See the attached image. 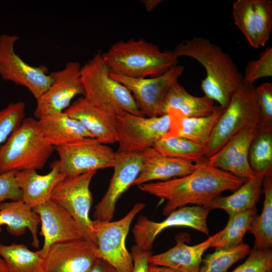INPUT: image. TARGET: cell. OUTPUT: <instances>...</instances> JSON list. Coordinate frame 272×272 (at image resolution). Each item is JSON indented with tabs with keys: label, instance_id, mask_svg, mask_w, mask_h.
<instances>
[{
	"label": "cell",
	"instance_id": "cell-1",
	"mask_svg": "<svg viewBox=\"0 0 272 272\" xmlns=\"http://www.w3.org/2000/svg\"><path fill=\"white\" fill-rule=\"evenodd\" d=\"M246 180L215 168L203 160L189 174L138 186L142 191L166 200L163 214L188 205L204 207L223 191H235Z\"/></svg>",
	"mask_w": 272,
	"mask_h": 272
},
{
	"label": "cell",
	"instance_id": "cell-2",
	"mask_svg": "<svg viewBox=\"0 0 272 272\" xmlns=\"http://www.w3.org/2000/svg\"><path fill=\"white\" fill-rule=\"evenodd\" d=\"M177 58H192L204 67L206 77L200 87L205 95L226 108L236 90L243 84V75L229 54L209 39L194 37L177 45Z\"/></svg>",
	"mask_w": 272,
	"mask_h": 272
},
{
	"label": "cell",
	"instance_id": "cell-3",
	"mask_svg": "<svg viewBox=\"0 0 272 272\" xmlns=\"http://www.w3.org/2000/svg\"><path fill=\"white\" fill-rule=\"evenodd\" d=\"M102 56L111 73L133 79L161 76L177 65L178 58L172 50L132 38L115 42Z\"/></svg>",
	"mask_w": 272,
	"mask_h": 272
},
{
	"label": "cell",
	"instance_id": "cell-4",
	"mask_svg": "<svg viewBox=\"0 0 272 272\" xmlns=\"http://www.w3.org/2000/svg\"><path fill=\"white\" fill-rule=\"evenodd\" d=\"M110 70L98 50L81 66L84 97L110 115L116 117L123 112L143 116L130 92L112 78Z\"/></svg>",
	"mask_w": 272,
	"mask_h": 272
},
{
	"label": "cell",
	"instance_id": "cell-5",
	"mask_svg": "<svg viewBox=\"0 0 272 272\" xmlns=\"http://www.w3.org/2000/svg\"><path fill=\"white\" fill-rule=\"evenodd\" d=\"M54 150L40 133L37 119L25 118L20 126L0 146V174L41 169Z\"/></svg>",
	"mask_w": 272,
	"mask_h": 272
},
{
	"label": "cell",
	"instance_id": "cell-6",
	"mask_svg": "<svg viewBox=\"0 0 272 272\" xmlns=\"http://www.w3.org/2000/svg\"><path fill=\"white\" fill-rule=\"evenodd\" d=\"M254 85L242 84L234 93L216 122L205 148L207 159L217 153L243 128H258L263 124Z\"/></svg>",
	"mask_w": 272,
	"mask_h": 272
},
{
	"label": "cell",
	"instance_id": "cell-7",
	"mask_svg": "<svg viewBox=\"0 0 272 272\" xmlns=\"http://www.w3.org/2000/svg\"><path fill=\"white\" fill-rule=\"evenodd\" d=\"M145 207L144 203H135L124 217L116 221H92L97 257L107 261L118 272H132L133 259L126 248L125 240L132 220Z\"/></svg>",
	"mask_w": 272,
	"mask_h": 272
},
{
	"label": "cell",
	"instance_id": "cell-8",
	"mask_svg": "<svg viewBox=\"0 0 272 272\" xmlns=\"http://www.w3.org/2000/svg\"><path fill=\"white\" fill-rule=\"evenodd\" d=\"M19 39L15 34L0 35V77L25 87L37 100L49 87L52 79L47 66L31 65L16 52L15 46Z\"/></svg>",
	"mask_w": 272,
	"mask_h": 272
},
{
	"label": "cell",
	"instance_id": "cell-9",
	"mask_svg": "<svg viewBox=\"0 0 272 272\" xmlns=\"http://www.w3.org/2000/svg\"><path fill=\"white\" fill-rule=\"evenodd\" d=\"M168 114L145 117L123 112L115 117L116 153L142 152L152 147L170 128Z\"/></svg>",
	"mask_w": 272,
	"mask_h": 272
},
{
	"label": "cell",
	"instance_id": "cell-10",
	"mask_svg": "<svg viewBox=\"0 0 272 272\" xmlns=\"http://www.w3.org/2000/svg\"><path fill=\"white\" fill-rule=\"evenodd\" d=\"M59 159L60 171L65 177L113 167L116 152L95 138H84L54 148Z\"/></svg>",
	"mask_w": 272,
	"mask_h": 272
},
{
	"label": "cell",
	"instance_id": "cell-11",
	"mask_svg": "<svg viewBox=\"0 0 272 272\" xmlns=\"http://www.w3.org/2000/svg\"><path fill=\"white\" fill-rule=\"evenodd\" d=\"M97 171L66 177L54 188L50 199L64 208L76 221L85 236L97 244L89 212L93 202L90 190Z\"/></svg>",
	"mask_w": 272,
	"mask_h": 272
},
{
	"label": "cell",
	"instance_id": "cell-12",
	"mask_svg": "<svg viewBox=\"0 0 272 272\" xmlns=\"http://www.w3.org/2000/svg\"><path fill=\"white\" fill-rule=\"evenodd\" d=\"M81 65L77 61L67 62L61 70L50 74L52 83L36 100L34 116L36 119L64 112L77 95L85 94L81 80Z\"/></svg>",
	"mask_w": 272,
	"mask_h": 272
},
{
	"label": "cell",
	"instance_id": "cell-13",
	"mask_svg": "<svg viewBox=\"0 0 272 272\" xmlns=\"http://www.w3.org/2000/svg\"><path fill=\"white\" fill-rule=\"evenodd\" d=\"M210 210L201 206H186L170 213L160 222L140 216L132 228L135 245L142 249L151 250L156 237L164 229L174 226L191 228L207 235V218Z\"/></svg>",
	"mask_w": 272,
	"mask_h": 272
},
{
	"label": "cell",
	"instance_id": "cell-14",
	"mask_svg": "<svg viewBox=\"0 0 272 272\" xmlns=\"http://www.w3.org/2000/svg\"><path fill=\"white\" fill-rule=\"evenodd\" d=\"M182 65H176L163 75L144 79H133L110 73V77L124 86L131 93L137 106L146 117L159 116L163 99L169 88L181 76Z\"/></svg>",
	"mask_w": 272,
	"mask_h": 272
},
{
	"label": "cell",
	"instance_id": "cell-15",
	"mask_svg": "<svg viewBox=\"0 0 272 272\" xmlns=\"http://www.w3.org/2000/svg\"><path fill=\"white\" fill-rule=\"evenodd\" d=\"M114 172L107 190L95 207V220H112L116 203L138 177L142 168L141 152L116 153Z\"/></svg>",
	"mask_w": 272,
	"mask_h": 272
},
{
	"label": "cell",
	"instance_id": "cell-16",
	"mask_svg": "<svg viewBox=\"0 0 272 272\" xmlns=\"http://www.w3.org/2000/svg\"><path fill=\"white\" fill-rule=\"evenodd\" d=\"M97 249L86 236L54 244L43 257L45 272H89L98 258Z\"/></svg>",
	"mask_w": 272,
	"mask_h": 272
},
{
	"label": "cell",
	"instance_id": "cell-17",
	"mask_svg": "<svg viewBox=\"0 0 272 272\" xmlns=\"http://www.w3.org/2000/svg\"><path fill=\"white\" fill-rule=\"evenodd\" d=\"M33 210L40 219V234L44 237V243L37 252L42 258L52 245L85 236L72 216L51 199Z\"/></svg>",
	"mask_w": 272,
	"mask_h": 272
},
{
	"label": "cell",
	"instance_id": "cell-18",
	"mask_svg": "<svg viewBox=\"0 0 272 272\" xmlns=\"http://www.w3.org/2000/svg\"><path fill=\"white\" fill-rule=\"evenodd\" d=\"M257 129L247 127L240 130L208 159L209 164L246 180L253 178L255 174L249 165L248 156Z\"/></svg>",
	"mask_w": 272,
	"mask_h": 272
},
{
	"label": "cell",
	"instance_id": "cell-19",
	"mask_svg": "<svg viewBox=\"0 0 272 272\" xmlns=\"http://www.w3.org/2000/svg\"><path fill=\"white\" fill-rule=\"evenodd\" d=\"M142 168L133 185L138 186L151 181H166L191 173L196 164L163 155L153 147L141 152Z\"/></svg>",
	"mask_w": 272,
	"mask_h": 272
},
{
	"label": "cell",
	"instance_id": "cell-20",
	"mask_svg": "<svg viewBox=\"0 0 272 272\" xmlns=\"http://www.w3.org/2000/svg\"><path fill=\"white\" fill-rule=\"evenodd\" d=\"M50 168L45 175L38 174L34 169L16 174L17 185L22 192V200L32 209L50 199L55 187L66 177L60 171L58 160L53 161Z\"/></svg>",
	"mask_w": 272,
	"mask_h": 272
},
{
	"label": "cell",
	"instance_id": "cell-21",
	"mask_svg": "<svg viewBox=\"0 0 272 272\" xmlns=\"http://www.w3.org/2000/svg\"><path fill=\"white\" fill-rule=\"evenodd\" d=\"M64 112L80 121L101 143L117 142L115 117L92 104L83 96L76 100Z\"/></svg>",
	"mask_w": 272,
	"mask_h": 272
},
{
	"label": "cell",
	"instance_id": "cell-22",
	"mask_svg": "<svg viewBox=\"0 0 272 272\" xmlns=\"http://www.w3.org/2000/svg\"><path fill=\"white\" fill-rule=\"evenodd\" d=\"M224 109L216 105L211 115L202 117H187L177 111L171 110L167 113L170 118V128L163 138L181 137L206 148Z\"/></svg>",
	"mask_w": 272,
	"mask_h": 272
},
{
	"label": "cell",
	"instance_id": "cell-23",
	"mask_svg": "<svg viewBox=\"0 0 272 272\" xmlns=\"http://www.w3.org/2000/svg\"><path fill=\"white\" fill-rule=\"evenodd\" d=\"M217 233L206 240L194 245H188L177 238L175 245L167 251L149 257V263L166 266L180 272H198L203 253L210 247Z\"/></svg>",
	"mask_w": 272,
	"mask_h": 272
},
{
	"label": "cell",
	"instance_id": "cell-24",
	"mask_svg": "<svg viewBox=\"0 0 272 272\" xmlns=\"http://www.w3.org/2000/svg\"><path fill=\"white\" fill-rule=\"evenodd\" d=\"M37 127L44 140L54 148L84 138H94L80 121L64 111L38 119Z\"/></svg>",
	"mask_w": 272,
	"mask_h": 272
},
{
	"label": "cell",
	"instance_id": "cell-25",
	"mask_svg": "<svg viewBox=\"0 0 272 272\" xmlns=\"http://www.w3.org/2000/svg\"><path fill=\"white\" fill-rule=\"evenodd\" d=\"M40 223L39 216L22 200L0 204V232L1 227L6 225L10 234L19 237L28 229L32 236V245L37 248L39 247L37 233Z\"/></svg>",
	"mask_w": 272,
	"mask_h": 272
},
{
	"label": "cell",
	"instance_id": "cell-26",
	"mask_svg": "<svg viewBox=\"0 0 272 272\" xmlns=\"http://www.w3.org/2000/svg\"><path fill=\"white\" fill-rule=\"evenodd\" d=\"M264 175L255 174L253 178L247 180L228 196H218L204 207L209 210L222 209L229 217L256 207L262 192Z\"/></svg>",
	"mask_w": 272,
	"mask_h": 272
},
{
	"label": "cell",
	"instance_id": "cell-27",
	"mask_svg": "<svg viewBox=\"0 0 272 272\" xmlns=\"http://www.w3.org/2000/svg\"><path fill=\"white\" fill-rule=\"evenodd\" d=\"M214 102L205 95L197 97L190 94L177 82L167 91L159 115L167 114L169 111L174 110L187 117L208 116L216 108Z\"/></svg>",
	"mask_w": 272,
	"mask_h": 272
},
{
	"label": "cell",
	"instance_id": "cell-28",
	"mask_svg": "<svg viewBox=\"0 0 272 272\" xmlns=\"http://www.w3.org/2000/svg\"><path fill=\"white\" fill-rule=\"evenodd\" d=\"M262 192L264 200L262 211L253 218L249 231L255 238L254 249L272 246V172L264 176Z\"/></svg>",
	"mask_w": 272,
	"mask_h": 272
},
{
	"label": "cell",
	"instance_id": "cell-29",
	"mask_svg": "<svg viewBox=\"0 0 272 272\" xmlns=\"http://www.w3.org/2000/svg\"><path fill=\"white\" fill-rule=\"evenodd\" d=\"M0 256L8 272H45L44 259L22 244H0Z\"/></svg>",
	"mask_w": 272,
	"mask_h": 272
},
{
	"label": "cell",
	"instance_id": "cell-30",
	"mask_svg": "<svg viewBox=\"0 0 272 272\" xmlns=\"http://www.w3.org/2000/svg\"><path fill=\"white\" fill-rule=\"evenodd\" d=\"M257 215L256 208L229 217L225 227L217 233L210 247L216 250L235 247L242 243L246 232L249 230L253 218Z\"/></svg>",
	"mask_w": 272,
	"mask_h": 272
},
{
	"label": "cell",
	"instance_id": "cell-31",
	"mask_svg": "<svg viewBox=\"0 0 272 272\" xmlns=\"http://www.w3.org/2000/svg\"><path fill=\"white\" fill-rule=\"evenodd\" d=\"M248 160L254 174L265 176L272 172V126L263 124L257 129L249 149Z\"/></svg>",
	"mask_w": 272,
	"mask_h": 272
},
{
	"label": "cell",
	"instance_id": "cell-32",
	"mask_svg": "<svg viewBox=\"0 0 272 272\" xmlns=\"http://www.w3.org/2000/svg\"><path fill=\"white\" fill-rule=\"evenodd\" d=\"M152 147L164 156L195 164L203 161L205 157V147L181 137L162 138Z\"/></svg>",
	"mask_w": 272,
	"mask_h": 272
},
{
	"label": "cell",
	"instance_id": "cell-33",
	"mask_svg": "<svg viewBox=\"0 0 272 272\" xmlns=\"http://www.w3.org/2000/svg\"><path fill=\"white\" fill-rule=\"evenodd\" d=\"M250 251L249 246L243 243L231 248L216 250L202 260L198 272H227L230 267Z\"/></svg>",
	"mask_w": 272,
	"mask_h": 272
},
{
	"label": "cell",
	"instance_id": "cell-34",
	"mask_svg": "<svg viewBox=\"0 0 272 272\" xmlns=\"http://www.w3.org/2000/svg\"><path fill=\"white\" fill-rule=\"evenodd\" d=\"M234 24L243 34L247 43L254 49L259 47L254 24L252 0H237L233 4Z\"/></svg>",
	"mask_w": 272,
	"mask_h": 272
},
{
	"label": "cell",
	"instance_id": "cell-35",
	"mask_svg": "<svg viewBox=\"0 0 272 272\" xmlns=\"http://www.w3.org/2000/svg\"><path fill=\"white\" fill-rule=\"evenodd\" d=\"M254 24L259 46H265L272 29V2L252 0Z\"/></svg>",
	"mask_w": 272,
	"mask_h": 272
},
{
	"label": "cell",
	"instance_id": "cell-36",
	"mask_svg": "<svg viewBox=\"0 0 272 272\" xmlns=\"http://www.w3.org/2000/svg\"><path fill=\"white\" fill-rule=\"evenodd\" d=\"M25 115V103L22 101L10 103L0 110V146L20 126Z\"/></svg>",
	"mask_w": 272,
	"mask_h": 272
},
{
	"label": "cell",
	"instance_id": "cell-37",
	"mask_svg": "<svg viewBox=\"0 0 272 272\" xmlns=\"http://www.w3.org/2000/svg\"><path fill=\"white\" fill-rule=\"evenodd\" d=\"M272 76V47L262 51L258 59L249 61L245 66L243 84L254 85L259 79Z\"/></svg>",
	"mask_w": 272,
	"mask_h": 272
},
{
	"label": "cell",
	"instance_id": "cell-38",
	"mask_svg": "<svg viewBox=\"0 0 272 272\" xmlns=\"http://www.w3.org/2000/svg\"><path fill=\"white\" fill-rule=\"evenodd\" d=\"M232 272H272L271 248L250 250L247 259Z\"/></svg>",
	"mask_w": 272,
	"mask_h": 272
},
{
	"label": "cell",
	"instance_id": "cell-39",
	"mask_svg": "<svg viewBox=\"0 0 272 272\" xmlns=\"http://www.w3.org/2000/svg\"><path fill=\"white\" fill-rule=\"evenodd\" d=\"M255 92L263 123L272 126V83L260 85L255 88Z\"/></svg>",
	"mask_w": 272,
	"mask_h": 272
},
{
	"label": "cell",
	"instance_id": "cell-40",
	"mask_svg": "<svg viewBox=\"0 0 272 272\" xmlns=\"http://www.w3.org/2000/svg\"><path fill=\"white\" fill-rule=\"evenodd\" d=\"M17 172L11 171L0 174V204L6 200H22V192L16 180Z\"/></svg>",
	"mask_w": 272,
	"mask_h": 272
},
{
	"label": "cell",
	"instance_id": "cell-41",
	"mask_svg": "<svg viewBox=\"0 0 272 272\" xmlns=\"http://www.w3.org/2000/svg\"><path fill=\"white\" fill-rule=\"evenodd\" d=\"M152 254L151 250H143L136 245H133L131 249L133 264L132 272H147L149 257Z\"/></svg>",
	"mask_w": 272,
	"mask_h": 272
},
{
	"label": "cell",
	"instance_id": "cell-42",
	"mask_svg": "<svg viewBox=\"0 0 272 272\" xmlns=\"http://www.w3.org/2000/svg\"><path fill=\"white\" fill-rule=\"evenodd\" d=\"M89 272H118L113 266L101 258H97Z\"/></svg>",
	"mask_w": 272,
	"mask_h": 272
},
{
	"label": "cell",
	"instance_id": "cell-43",
	"mask_svg": "<svg viewBox=\"0 0 272 272\" xmlns=\"http://www.w3.org/2000/svg\"><path fill=\"white\" fill-rule=\"evenodd\" d=\"M147 272H180L178 270L166 266L149 264Z\"/></svg>",
	"mask_w": 272,
	"mask_h": 272
},
{
	"label": "cell",
	"instance_id": "cell-44",
	"mask_svg": "<svg viewBox=\"0 0 272 272\" xmlns=\"http://www.w3.org/2000/svg\"><path fill=\"white\" fill-rule=\"evenodd\" d=\"M163 1L162 0H143L141 1L146 10L151 12L154 10L156 7Z\"/></svg>",
	"mask_w": 272,
	"mask_h": 272
},
{
	"label": "cell",
	"instance_id": "cell-45",
	"mask_svg": "<svg viewBox=\"0 0 272 272\" xmlns=\"http://www.w3.org/2000/svg\"><path fill=\"white\" fill-rule=\"evenodd\" d=\"M0 272H8L5 261L1 256H0Z\"/></svg>",
	"mask_w": 272,
	"mask_h": 272
}]
</instances>
